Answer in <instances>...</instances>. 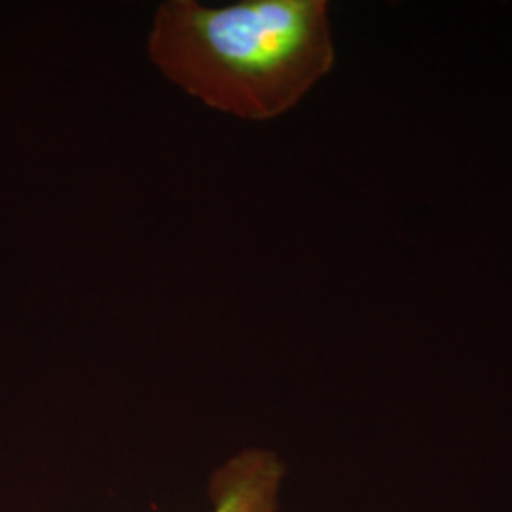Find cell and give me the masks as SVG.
Segmentation results:
<instances>
[{"label": "cell", "mask_w": 512, "mask_h": 512, "mask_svg": "<svg viewBox=\"0 0 512 512\" xmlns=\"http://www.w3.org/2000/svg\"><path fill=\"white\" fill-rule=\"evenodd\" d=\"M147 50L177 88L249 122L294 109L336 59L325 0H167L154 14Z\"/></svg>", "instance_id": "1"}, {"label": "cell", "mask_w": 512, "mask_h": 512, "mask_svg": "<svg viewBox=\"0 0 512 512\" xmlns=\"http://www.w3.org/2000/svg\"><path fill=\"white\" fill-rule=\"evenodd\" d=\"M283 478L285 465L275 452L243 450L211 478V512H279Z\"/></svg>", "instance_id": "2"}]
</instances>
